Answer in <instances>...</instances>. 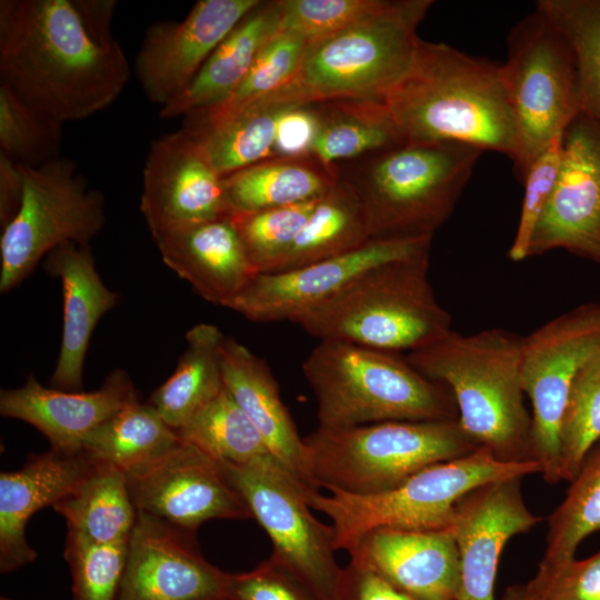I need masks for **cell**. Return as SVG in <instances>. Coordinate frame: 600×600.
Wrapping results in <instances>:
<instances>
[{
    "mask_svg": "<svg viewBox=\"0 0 600 600\" xmlns=\"http://www.w3.org/2000/svg\"><path fill=\"white\" fill-rule=\"evenodd\" d=\"M114 0H1L0 83L64 123L110 107L131 74Z\"/></svg>",
    "mask_w": 600,
    "mask_h": 600,
    "instance_id": "cell-1",
    "label": "cell"
},
{
    "mask_svg": "<svg viewBox=\"0 0 600 600\" xmlns=\"http://www.w3.org/2000/svg\"><path fill=\"white\" fill-rule=\"evenodd\" d=\"M382 102L407 141L462 142L514 159L517 127L500 63L419 39Z\"/></svg>",
    "mask_w": 600,
    "mask_h": 600,
    "instance_id": "cell-2",
    "label": "cell"
},
{
    "mask_svg": "<svg viewBox=\"0 0 600 600\" xmlns=\"http://www.w3.org/2000/svg\"><path fill=\"white\" fill-rule=\"evenodd\" d=\"M521 344V337L504 329L472 334L451 330L404 356L424 377L448 387L467 436L507 463L532 461L531 416L520 376Z\"/></svg>",
    "mask_w": 600,
    "mask_h": 600,
    "instance_id": "cell-3",
    "label": "cell"
},
{
    "mask_svg": "<svg viewBox=\"0 0 600 600\" xmlns=\"http://www.w3.org/2000/svg\"><path fill=\"white\" fill-rule=\"evenodd\" d=\"M482 153L462 142L406 141L337 170L360 199L371 239L433 238Z\"/></svg>",
    "mask_w": 600,
    "mask_h": 600,
    "instance_id": "cell-4",
    "label": "cell"
},
{
    "mask_svg": "<svg viewBox=\"0 0 600 600\" xmlns=\"http://www.w3.org/2000/svg\"><path fill=\"white\" fill-rule=\"evenodd\" d=\"M318 427L458 419L451 391L397 352L320 340L302 363Z\"/></svg>",
    "mask_w": 600,
    "mask_h": 600,
    "instance_id": "cell-5",
    "label": "cell"
},
{
    "mask_svg": "<svg viewBox=\"0 0 600 600\" xmlns=\"http://www.w3.org/2000/svg\"><path fill=\"white\" fill-rule=\"evenodd\" d=\"M432 0H384L363 19L308 41L296 77L278 91L291 104L383 101L408 70Z\"/></svg>",
    "mask_w": 600,
    "mask_h": 600,
    "instance_id": "cell-6",
    "label": "cell"
},
{
    "mask_svg": "<svg viewBox=\"0 0 600 600\" xmlns=\"http://www.w3.org/2000/svg\"><path fill=\"white\" fill-rule=\"evenodd\" d=\"M428 269L429 254L379 266L293 323L319 341L397 353L427 347L452 330Z\"/></svg>",
    "mask_w": 600,
    "mask_h": 600,
    "instance_id": "cell-7",
    "label": "cell"
},
{
    "mask_svg": "<svg viewBox=\"0 0 600 600\" xmlns=\"http://www.w3.org/2000/svg\"><path fill=\"white\" fill-rule=\"evenodd\" d=\"M303 439L317 487L358 496L387 491L430 466L479 448L458 419L318 427Z\"/></svg>",
    "mask_w": 600,
    "mask_h": 600,
    "instance_id": "cell-8",
    "label": "cell"
},
{
    "mask_svg": "<svg viewBox=\"0 0 600 600\" xmlns=\"http://www.w3.org/2000/svg\"><path fill=\"white\" fill-rule=\"evenodd\" d=\"M540 471L534 461L501 462L479 447L466 457L430 466L387 491L366 496L316 491L308 496V503L330 518L337 550L349 552L363 534L377 528L449 529L458 501L468 492L492 481Z\"/></svg>",
    "mask_w": 600,
    "mask_h": 600,
    "instance_id": "cell-9",
    "label": "cell"
},
{
    "mask_svg": "<svg viewBox=\"0 0 600 600\" xmlns=\"http://www.w3.org/2000/svg\"><path fill=\"white\" fill-rule=\"evenodd\" d=\"M501 76L517 127L512 160L521 178L531 162L581 113L572 50L539 9L510 30Z\"/></svg>",
    "mask_w": 600,
    "mask_h": 600,
    "instance_id": "cell-10",
    "label": "cell"
},
{
    "mask_svg": "<svg viewBox=\"0 0 600 600\" xmlns=\"http://www.w3.org/2000/svg\"><path fill=\"white\" fill-rule=\"evenodd\" d=\"M21 166L22 202L0 237L1 293L21 283L53 249L89 244L106 223L104 197L74 160L61 156L40 167Z\"/></svg>",
    "mask_w": 600,
    "mask_h": 600,
    "instance_id": "cell-11",
    "label": "cell"
},
{
    "mask_svg": "<svg viewBox=\"0 0 600 600\" xmlns=\"http://www.w3.org/2000/svg\"><path fill=\"white\" fill-rule=\"evenodd\" d=\"M217 462L269 536L271 554L322 598L334 600L343 568L336 559L332 527L310 511L308 496L312 492L272 456L246 463Z\"/></svg>",
    "mask_w": 600,
    "mask_h": 600,
    "instance_id": "cell-12",
    "label": "cell"
},
{
    "mask_svg": "<svg viewBox=\"0 0 600 600\" xmlns=\"http://www.w3.org/2000/svg\"><path fill=\"white\" fill-rule=\"evenodd\" d=\"M600 350V304L579 307L522 338L520 376L532 404L530 459L549 483L561 481L560 428L571 387Z\"/></svg>",
    "mask_w": 600,
    "mask_h": 600,
    "instance_id": "cell-13",
    "label": "cell"
},
{
    "mask_svg": "<svg viewBox=\"0 0 600 600\" xmlns=\"http://www.w3.org/2000/svg\"><path fill=\"white\" fill-rule=\"evenodd\" d=\"M431 241V237L371 239L352 251L301 268L258 273L228 309L253 322H294L368 271L391 261L429 254Z\"/></svg>",
    "mask_w": 600,
    "mask_h": 600,
    "instance_id": "cell-14",
    "label": "cell"
},
{
    "mask_svg": "<svg viewBox=\"0 0 600 600\" xmlns=\"http://www.w3.org/2000/svg\"><path fill=\"white\" fill-rule=\"evenodd\" d=\"M138 512L196 533L212 519H249V509L222 474L217 460L180 442L152 463L126 473Z\"/></svg>",
    "mask_w": 600,
    "mask_h": 600,
    "instance_id": "cell-15",
    "label": "cell"
},
{
    "mask_svg": "<svg viewBox=\"0 0 600 600\" xmlns=\"http://www.w3.org/2000/svg\"><path fill=\"white\" fill-rule=\"evenodd\" d=\"M556 249L600 263V122L583 113L563 132L559 174L528 257Z\"/></svg>",
    "mask_w": 600,
    "mask_h": 600,
    "instance_id": "cell-16",
    "label": "cell"
},
{
    "mask_svg": "<svg viewBox=\"0 0 600 600\" xmlns=\"http://www.w3.org/2000/svg\"><path fill=\"white\" fill-rule=\"evenodd\" d=\"M230 573L211 564L194 533L138 512L118 600H230Z\"/></svg>",
    "mask_w": 600,
    "mask_h": 600,
    "instance_id": "cell-17",
    "label": "cell"
},
{
    "mask_svg": "<svg viewBox=\"0 0 600 600\" xmlns=\"http://www.w3.org/2000/svg\"><path fill=\"white\" fill-rule=\"evenodd\" d=\"M259 2L199 0L183 20L151 23L133 63L146 97L161 109L184 92L220 42Z\"/></svg>",
    "mask_w": 600,
    "mask_h": 600,
    "instance_id": "cell-18",
    "label": "cell"
},
{
    "mask_svg": "<svg viewBox=\"0 0 600 600\" xmlns=\"http://www.w3.org/2000/svg\"><path fill=\"white\" fill-rule=\"evenodd\" d=\"M140 211L150 233L229 216L223 177L183 129L151 142L143 167Z\"/></svg>",
    "mask_w": 600,
    "mask_h": 600,
    "instance_id": "cell-19",
    "label": "cell"
},
{
    "mask_svg": "<svg viewBox=\"0 0 600 600\" xmlns=\"http://www.w3.org/2000/svg\"><path fill=\"white\" fill-rule=\"evenodd\" d=\"M521 479L482 484L457 503L451 523L459 551L457 600H494V583L507 542L542 519L526 506Z\"/></svg>",
    "mask_w": 600,
    "mask_h": 600,
    "instance_id": "cell-20",
    "label": "cell"
},
{
    "mask_svg": "<svg viewBox=\"0 0 600 600\" xmlns=\"http://www.w3.org/2000/svg\"><path fill=\"white\" fill-rule=\"evenodd\" d=\"M350 561L420 600H457L459 551L451 529L377 528L349 551Z\"/></svg>",
    "mask_w": 600,
    "mask_h": 600,
    "instance_id": "cell-21",
    "label": "cell"
},
{
    "mask_svg": "<svg viewBox=\"0 0 600 600\" xmlns=\"http://www.w3.org/2000/svg\"><path fill=\"white\" fill-rule=\"evenodd\" d=\"M140 400L129 373L116 369L93 391H68L42 386L30 374L26 383L0 392V413L38 429L50 448L78 452L83 439L117 412Z\"/></svg>",
    "mask_w": 600,
    "mask_h": 600,
    "instance_id": "cell-22",
    "label": "cell"
},
{
    "mask_svg": "<svg viewBox=\"0 0 600 600\" xmlns=\"http://www.w3.org/2000/svg\"><path fill=\"white\" fill-rule=\"evenodd\" d=\"M166 266L208 302L228 308L257 274L230 216L151 233Z\"/></svg>",
    "mask_w": 600,
    "mask_h": 600,
    "instance_id": "cell-23",
    "label": "cell"
},
{
    "mask_svg": "<svg viewBox=\"0 0 600 600\" xmlns=\"http://www.w3.org/2000/svg\"><path fill=\"white\" fill-rule=\"evenodd\" d=\"M93 466L83 451L50 448L30 453L16 471L0 473V571L10 573L37 558L26 539L28 520L70 493Z\"/></svg>",
    "mask_w": 600,
    "mask_h": 600,
    "instance_id": "cell-24",
    "label": "cell"
},
{
    "mask_svg": "<svg viewBox=\"0 0 600 600\" xmlns=\"http://www.w3.org/2000/svg\"><path fill=\"white\" fill-rule=\"evenodd\" d=\"M224 387L276 458L307 490L314 492L309 449L284 406L267 362L232 337L220 347Z\"/></svg>",
    "mask_w": 600,
    "mask_h": 600,
    "instance_id": "cell-25",
    "label": "cell"
},
{
    "mask_svg": "<svg viewBox=\"0 0 600 600\" xmlns=\"http://www.w3.org/2000/svg\"><path fill=\"white\" fill-rule=\"evenodd\" d=\"M43 269L60 279L63 297L62 338L50 383L79 391L91 336L119 294L103 283L89 244L66 243L53 249L43 259Z\"/></svg>",
    "mask_w": 600,
    "mask_h": 600,
    "instance_id": "cell-26",
    "label": "cell"
},
{
    "mask_svg": "<svg viewBox=\"0 0 600 600\" xmlns=\"http://www.w3.org/2000/svg\"><path fill=\"white\" fill-rule=\"evenodd\" d=\"M280 30L277 0H260L220 42L188 89L160 109V117H184L226 100L242 83L262 49Z\"/></svg>",
    "mask_w": 600,
    "mask_h": 600,
    "instance_id": "cell-27",
    "label": "cell"
},
{
    "mask_svg": "<svg viewBox=\"0 0 600 600\" xmlns=\"http://www.w3.org/2000/svg\"><path fill=\"white\" fill-rule=\"evenodd\" d=\"M337 169L312 156L270 158L223 177L229 216L311 201L338 181Z\"/></svg>",
    "mask_w": 600,
    "mask_h": 600,
    "instance_id": "cell-28",
    "label": "cell"
},
{
    "mask_svg": "<svg viewBox=\"0 0 600 600\" xmlns=\"http://www.w3.org/2000/svg\"><path fill=\"white\" fill-rule=\"evenodd\" d=\"M67 522V531L100 544L128 543L138 511L127 474L93 460L76 488L52 507Z\"/></svg>",
    "mask_w": 600,
    "mask_h": 600,
    "instance_id": "cell-29",
    "label": "cell"
},
{
    "mask_svg": "<svg viewBox=\"0 0 600 600\" xmlns=\"http://www.w3.org/2000/svg\"><path fill=\"white\" fill-rule=\"evenodd\" d=\"M223 338L221 330L211 323L190 328L174 371L149 397L148 402L174 431L223 390L220 361Z\"/></svg>",
    "mask_w": 600,
    "mask_h": 600,
    "instance_id": "cell-30",
    "label": "cell"
},
{
    "mask_svg": "<svg viewBox=\"0 0 600 600\" xmlns=\"http://www.w3.org/2000/svg\"><path fill=\"white\" fill-rule=\"evenodd\" d=\"M314 104L320 129L312 157L326 167L337 169L407 141L382 101L331 100Z\"/></svg>",
    "mask_w": 600,
    "mask_h": 600,
    "instance_id": "cell-31",
    "label": "cell"
},
{
    "mask_svg": "<svg viewBox=\"0 0 600 600\" xmlns=\"http://www.w3.org/2000/svg\"><path fill=\"white\" fill-rule=\"evenodd\" d=\"M290 106L271 93L214 123L181 129L197 141L213 169L226 177L273 158L277 122Z\"/></svg>",
    "mask_w": 600,
    "mask_h": 600,
    "instance_id": "cell-32",
    "label": "cell"
},
{
    "mask_svg": "<svg viewBox=\"0 0 600 600\" xmlns=\"http://www.w3.org/2000/svg\"><path fill=\"white\" fill-rule=\"evenodd\" d=\"M370 238L363 206L352 186L339 176L322 196L288 252L269 272H283L352 251Z\"/></svg>",
    "mask_w": 600,
    "mask_h": 600,
    "instance_id": "cell-33",
    "label": "cell"
},
{
    "mask_svg": "<svg viewBox=\"0 0 600 600\" xmlns=\"http://www.w3.org/2000/svg\"><path fill=\"white\" fill-rule=\"evenodd\" d=\"M180 442L154 407L138 400L92 430L81 449L92 460L129 473L158 460Z\"/></svg>",
    "mask_w": 600,
    "mask_h": 600,
    "instance_id": "cell-34",
    "label": "cell"
},
{
    "mask_svg": "<svg viewBox=\"0 0 600 600\" xmlns=\"http://www.w3.org/2000/svg\"><path fill=\"white\" fill-rule=\"evenodd\" d=\"M176 433L182 442L217 461L246 463L271 456L261 434L226 387Z\"/></svg>",
    "mask_w": 600,
    "mask_h": 600,
    "instance_id": "cell-35",
    "label": "cell"
},
{
    "mask_svg": "<svg viewBox=\"0 0 600 600\" xmlns=\"http://www.w3.org/2000/svg\"><path fill=\"white\" fill-rule=\"evenodd\" d=\"M574 58L581 113L600 122V0H539Z\"/></svg>",
    "mask_w": 600,
    "mask_h": 600,
    "instance_id": "cell-36",
    "label": "cell"
},
{
    "mask_svg": "<svg viewBox=\"0 0 600 600\" xmlns=\"http://www.w3.org/2000/svg\"><path fill=\"white\" fill-rule=\"evenodd\" d=\"M570 482L564 499L548 519L547 549L541 560L547 563L573 559L582 540L600 531V442Z\"/></svg>",
    "mask_w": 600,
    "mask_h": 600,
    "instance_id": "cell-37",
    "label": "cell"
},
{
    "mask_svg": "<svg viewBox=\"0 0 600 600\" xmlns=\"http://www.w3.org/2000/svg\"><path fill=\"white\" fill-rule=\"evenodd\" d=\"M308 40L281 31L262 49L249 73L226 100L183 117L182 126L200 127L227 118L286 87L297 74Z\"/></svg>",
    "mask_w": 600,
    "mask_h": 600,
    "instance_id": "cell-38",
    "label": "cell"
},
{
    "mask_svg": "<svg viewBox=\"0 0 600 600\" xmlns=\"http://www.w3.org/2000/svg\"><path fill=\"white\" fill-rule=\"evenodd\" d=\"M63 123L29 106L0 83V153L40 167L61 157Z\"/></svg>",
    "mask_w": 600,
    "mask_h": 600,
    "instance_id": "cell-39",
    "label": "cell"
},
{
    "mask_svg": "<svg viewBox=\"0 0 600 600\" xmlns=\"http://www.w3.org/2000/svg\"><path fill=\"white\" fill-rule=\"evenodd\" d=\"M600 442V350L580 369L560 428L561 480L571 481Z\"/></svg>",
    "mask_w": 600,
    "mask_h": 600,
    "instance_id": "cell-40",
    "label": "cell"
},
{
    "mask_svg": "<svg viewBox=\"0 0 600 600\" xmlns=\"http://www.w3.org/2000/svg\"><path fill=\"white\" fill-rule=\"evenodd\" d=\"M319 199L230 216L257 274L269 273L276 268L290 249Z\"/></svg>",
    "mask_w": 600,
    "mask_h": 600,
    "instance_id": "cell-41",
    "label": "cell"
},
{
    "mask_svg": "<svg viewBox=\"0 0 600 600\" xmlns=\"http://www.w3.org/2000/svg\"><path fill=\"white\" fill-rule=\"evenodd\" d=\"M128 543L100 544L67 531L64 560L72 577V600H118Z\"/></svg>",
    "mask_w": 600,
    "mask_h": 600,
    "instance_id": "cell-42",
    "label": "cell"
},
{
    "mask_svg": "<svg viewBox=\"0 0 600 600\" xmlns=\"http://www.w3.org/2000/svg\"><path fill=\"white\" fill-rule=\"evenodd\" d=\"M384 0H277L281 31L310 41L371 14Z\"/></svg>",
    "mask_w": 600,
    "mask_h": 600,
    "instance_id": "cell-43",
    "label": "cell"
},
{
    "mask_svg": "<svg viewBox=\"0 0 600 600\" xmlns=\"http://www.w3.org/2000/svg\"><path fill=\"white\" fill-rule=\"evenodd\" d=\"M562 136L556 138L531 162L522 178L524 191L520 217L513 241L508 252L512 261H521L528 258L533 232L553 192L559 174Z\"/></svg>",
    "mask_w": 600,
    "mask_h": 600,
    "instance_id": "cell-44",
    "label": "cell"
},
{
    "mask_svg": "<svg viewBox=\"0 0 600 600\" xmlns=\"http://www.w3.org/2000/svg\"><path fill=\"white\" fill-rule=\"evenodd\" d=\"M229 599L326 600L272 554L250 571L230 573Z\"/></svg>",
    "mask_w": 600,
    "mask_h": 600,
    "instance_id": "cell-45",
    "label": "cell"
},
{
    "mask_svg": "<svg viewBox=\"0 0 600 600\" xmlns=\"http://www.w3.org/2000/svg\"><path fill=\"white\" fill-rule=\"evenodd\" d=\"M529 583L549 600H600V551L583 560L541 561Z\"/></svg>",
    "mask_w": 600,
    "mask_h": 600,
    "instance_id": "cell-46",
    "label": "cell"
},
{
    "mask_svg": "<svg viewBox=\"0 0 600 600\" xmlns=\"http://www.w3.org/2000/svg\"><path fill=\"white\" fill-rule=\"evenodd\" d=\"M319 129L320 118L314 103L286 108L277 122L273 158L312 156Z\"/></svg>",
    "mask_w": 600,
    "mask_h": 600,
    "instance_id": "cell-47",
    "label": "cell"
},
{
    "mask_svg": "<svg viewBox=\"0 0 600 600\" xmlns=\"http://www.w3.org/2000/svg\"><path fill=\"white\" fill-rule=\"evenodd\" d=\"M334 600H420L378 577L370 570L349 562L342 569Z\"/></svg>",
    "mask_w": 600,
    "mask_h": 600,
    "instance_id": "cell-48",
    "label": "cell"
},
{
    "mask_svg": "<svg viewBox=\"0 0 600 600\" xmlns=\"http://www.w3.org/2000/svg\"><path fill=\"white\" fill-rule=\"evenodd\" d=\"M24 192L22 166L0 153V224L6 227L18 213Z\"/></svg>",
    "mask_w": 600,
    "mask_h": 600,
    "instance_id": "cell-49",
    "label": "cell"
},
{
    "mask_svg": "<svg viewBox=\"0 0 600 600\" xmlns=\"http://www.w3.org/2000/svg\"><path fill=\"white\" fill-rule=\"evenodd\" d=\"M500 600H549L529 582L507 588Z\"/></svg>",
    "mask_w": 600,
    "mask_h": 600,
    "instance_id": "cell-50",
    "label": "cell"
},
{
    "mask_svg": "<svg viewBox=\"0 0 600 600\" xmlns=\"http://www.w3.org/2000/svg\"><path fill=\"white\" fill-rule=\"evenodd\" d=\"M0 600H16V599H11V598H9V597L2 596V597L0 598Z\"/></svg>",
    "mask_w": 600,
    "mask_h": 600,
    "instance_id": "cell-51",
    "label": "cell"
}]
</instances>
